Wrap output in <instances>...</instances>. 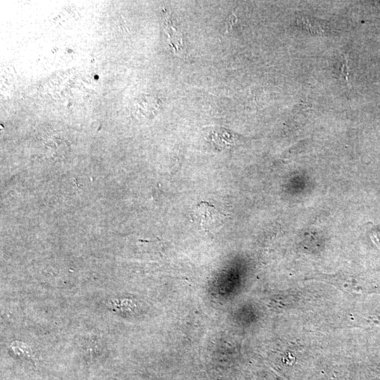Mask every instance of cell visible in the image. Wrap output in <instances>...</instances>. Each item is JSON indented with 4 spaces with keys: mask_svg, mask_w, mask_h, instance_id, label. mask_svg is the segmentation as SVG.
I'll return each mask as SVG.
<instances>
[{
    "mask_svg": "<svg viewBox=\"0 0 380 380\" xmlns=\"http://www.w3.org/2000/svg\"><path fill=\"white\" fill-rule=\"evenodd\" d=\"M191 216L193 221L205 232L216 230L227 217V215L207 201H201L198 203Z\"/></svg>",
    "mask_w": 380,
    "mask_h": 380,
    "instance_id": "obj_1",
    "label": "cell"
},
{
    "mask_svg": "<svg viewBox=\"0 0 380 380\" xmlns=\"http://www.w3.org/2000/svg\"><path fill=\"white\" fill-rule=\"evenodd\" d=\"M173 25L168 15H165L166 32L170 39L173 51L177 53L182 49V37L180 32Z\"/></svg>",
    "mask_w": 380,
    "mask_h": 380,
    "instance_id": "obj_2",
    "label": "cell"
},
{
    "mask_svg": "<svg viewBox=\"0 0 380 380\" xmlns=\"http://www.w3.org/2000/svg\"><path fill=\"white\" fill-rule=\"evenodd\" d=\"M297 23L300 27L309 31L311 34L321 33L326 31L324 25L310 17H300L297 19Z\"/></svg>",
    "mask_w": 380,
    "mask_h": 380,
    "instance_id": "obj_3",
    "label": "cell"
}]
</instances>
